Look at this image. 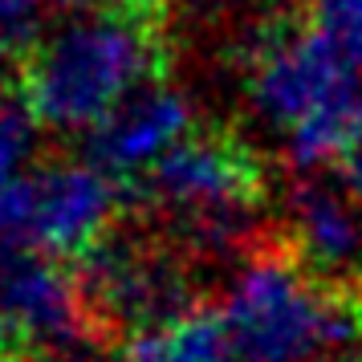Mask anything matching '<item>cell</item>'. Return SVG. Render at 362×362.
I'll use <instances>...</instances> for the list:
<instances>
[{
  "mask_svg": "<svg viewBox=\"0 0 362 362\" xmlns=\"http://www.w3.org/2000/svg\"><path fill=\"white\" fill-rule=\"evenodd\" d=\"M329 362H362V350L354 346V350H342V354H334Z\"/></svg>",
  "mask_w": 362,
  "mask_h": 362,
  "instance_id": "obj_18",
  "label": "cell"
},
{
  "mask_svg": "<svg viewBox=\"0 0 362 362\" xmlns=\"http://www.w3.org/2000/svg\"><path fill=\"white\" fill-rule=\"evenodd\" d=\"M329 49L362 74V0H310V17Z\"/></svg>",
  "mask_w": 362,
  "mask_h": 362,
  "instance_id": "obj_11",
  "label": "cell"
},
{
  "mask_svg": "<svg viewBox=\"0 0 362 362\" xmlns=\"http://www.w3.org/2000/svg\"><path fill=\"white\" fill-rule=\"evenodd\" d=\"M334 175H338V183H342L346 196L362 199V127H358V134L346 143L342 155H338V163H334Z\"/></svg>",
  "mask_w": 362,
  "mask_h": 362,
  "instance_id": "obj_15",
  "label": "cell"
},
{
  "mask_svg": "<svg viewBox=\"0 0 362 362\" xmlns=\"http://www.w3.org/2000/svg\"><path fill=\"white\" fill-rule=\"evenodd\" d=\"M29 362H102V350H98L94 338H78V342L53 346L45 354H33Z\"/></svg>",
  "mask_w": 362,
  "mask_h": 362,
  "instance_id": "obj_16",
  "label": "cell"
},
{
  "mask_svg": "<svg viewBox=\"0 0 362 362\" xmlns=\"http://www.w3.org/2000/svg\"><path fill=\"white\" fill-rule=\"evenodd\" d=\"M196 110L171 86H147L90 134V163L115 175H151L192 139Z\"/></svg>",
  "mask_w": 362,
  "mask_h": 362,
  "instance_id": "obj_8",
  "label": "cell"
},
{
  "mask_svg": "<svg viewBox=\"0 0 362 362\" xmlns=\"http://www.w3.org/2000/svg\"><path fill=\"white\" fill-rule=\"evenodd\" d=\"M37 155V118L25 102L0 98V183L25 180V167Z\"/></svg>",
  "mask_w": 362,
  "mask_h": 362,
  "instance_id": "obj_12",
  "label": "cell"
},
{
  "mask_svg": "<svg viewBox=\"0 0 362 362\" xmlns=\"http://www.w3.org/2000/svg\"><path fill=\"white\" fill-rule=\"evenodd\" d=\"M13 45L17 41H8V37L0 33V86L13 78V69H17V53H13Z\"/></svg>",
  "mask_w": 362,
  "mask_h": 362,
  "instance_id": "obj_17",
  "label": "cell"
},
{
  "mask_svg": "<svg viewBox=\"0 0 362 362\" xmlns=\"http://www.w3.org/2000/svg\"><path fill=\"white\" fill-rule=\"evenodd\" d=\"M115 362H236L220 313L187 310L163 326L131 334Z\"/></svg>",
  "mask_w": 362,
  "mask_h": 362,
  "instance_id": "obj_10",
  "label": "cell"
},
{
  "mask_svg": "<svg viewBox=\"0 0 362 362\" xmlns=\"http://www.w3.org/2000/svg\"><path fill=\"white\" fill-rule=\"evenodd\" d=\"M78 285L86 293L90 317L122 329L127 338L192 310V281L180 257L143 240H102L86 257Z\"/></svg>",
  "mask_w": 362,
  "mask_h": 362,
  "instance_id": "obj_5",
  "label": "cell"
},
{
  "mask_svg": "<svg viewBox=\"0 0 362 362\" xmlns=\"http://www.w3.org/2000/svg\"><path fill=\"white\" fill-rule=\"evenodd\" d=\"M33 232V175L0 183V257L29 252Z\"/></svg>",
  "mask_w": 362,
  "mask_h": 362,
  "instance_id": "obj_13",
  "label": "cell"
},
{
  "mask_svg": "<svg viewBox=\"0 0 362 362\" xmlns=\"http://www.w3.org/2000/svg\"><path fill=\"white\" fill-rule=\"evenodd\" d=\"M248 102L285 134L293 171H322L338 163L362 127V74L310 21H297L261 37L248 62Z\"/></svg>",
  "mask_w": 362,
  "mask_h": 362,
  "instance_id": "obj_3",
  "label": "cell"
},
{
  "mask_svg": "<svg viewBox=\"0 0 362 362\" xmlns=\"http://www.w3.org/2000/svg\"><path fill=\"white\" fill-rule=\"evenodd\" d=\"M147 196L187 252L228 257L252 240L261 216V167L224 134H192L151 171Z\"/></svg>",
  "mask_w": 362,
  "mask_h": 362,
  "instance_id": "obj_4",
  "label": "cell"
},
{
  "mask_svg": "<svg viewBox=\"0 0 362 362\" xmlns=\"http://www.w3.org/2000/svg\"><path fill=\"white\" fill-rule=\"evenodd\" d=\"M163 66L151 21L127 13H78L41 37L25 62L21 90L37 127L62 134H94L143 94Z\"/></svg>",
  "mask_w": 362,
  "mask_h": 362,
  "instance_id": "obj_1",
  "label": "cell"
},
{
  "mask_svg": "<svg viewBox=\"0 0 362 362\" xmlns=\"http://www.w3.org/2000/svg\"><path fill=\"white\" fill-rule=\"evenodd\" d=\"M45 8H49V0H0V33L8 41H21L25 33L37 29Z\"/></svg>",
  "mask_w": 362,
  "mask_h": 362,
  "instance_id": "obj_14",
  "label": "cell"
},
{
  "mask_svg": "<svg viewBox=\"0 0 362 362\" xmlns=\"http://www.w3.org/2000/svg\"><path fill=\"white\" fill-rule=\"evenodd\" d=\"M216 313L236 362H329L362 338V297L317 281L293 252H248Z\"/></svg>",
  "mask_w": 362,
  "mask_h": 362,
  "instance_id": "obj_2",
  "label": "cell"
},
{
  "mask_svg": "<svg viewBox=\"0 0 362 362\" xmlns=\"http://www.w3.org/2000/svg\"><path fill=\"white\" fill-rule=\"evenodd\" d=\"M293 257L334 289L362 285V208L342 187L301 183L289 196Z\"/></svg>",
  "mask_w": 362,
  "mask_h": 362,
  "instance_id": "obj_9",
  "label": "cell"
},
{
  "mask_svg": "<svg viewBox=\"0 0 362 362\" xmlns=\"http://www.w3.org/2000/svg\"><path fill=\"white\" fill-rule=\"evenodd\" d=\"M118 216L115 180L82 163H53L33 175V232L29 245L45 257H90L102 240H110V224Z\"/></svg>",
  "mask_w": 362,
  "mask_h": 362,
  "instance_id": "obj_7",
  "label": "cell"
},
{
  "mask_svg": "<svg viewBox=\"0 0 362 362\" xmlns=\"http://www.w3.org/2000/svg\"><path fill=\"white\" fill-rule=\"evenodd\" d=\"M90 305L78 277L45 252L0 257V358L29 362L53 346L90 338Z\"/></svg>",
  "mask_w": 362,
  "mask_h": 362,
  "instance_id": "obj_6",
  "label": "cell"
}]
</instances>
